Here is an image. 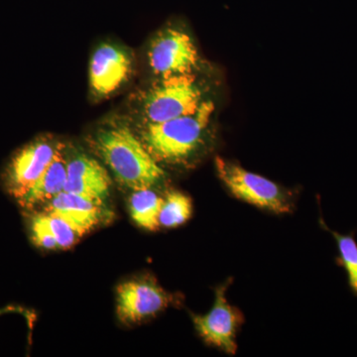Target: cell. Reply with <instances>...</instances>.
I'll list each match as a JSON object with an SVG mask.
<instances>
[{"label":"cell","instance_id":"6da1fadb","mask_svg":"<svg viewBox=\"0 0 357 357\" xmlns=\"http://www.w3.org/2000/svg\"><path fill=\"white\" fill-rule=\"evenodd\" d=\"M93 146L116 180L132 191L152 189L165 178V173L142 141L126 126L98 131Z\"/></svg>","mask_w":357,"mask_h":357},{"label":"cell","instance_id":"9c48e42d","mask_svg":"<svg viewBox=\"0 0 357 357\" xmlns=\"http://www.w3.org/2000/svg\"><path fill=\"white\" fill-rule=\"evenodd\" d=\"M112 180L96 160L77 154L67 162V181L64 192L79 195L93 203L105 206Z\"/></svg>","mask_w":357,"mask_h":357},{"label":"cell","instance_id":"7c38bea8","mask_svg":"<svg viewBox=\"0 0 357 357\" xmlns=\"http://www.w3.org/2000/svg\"><path fill=\"white\" fill-rule=\"evenodd\" d=\"M67 162L61 145L48 168L40 176L27 192L16 201L23 208H33L42 204H48L52 199L64 192L67 181Z\"/></svg>","mask_w":357,"mask_h":357},{"label":"cell","instance_id":"e0dca14e","mask_svg":"<svg viewBox=\"0 0 357 357\" xmlns=\"http://www.w3.org/2000/svg\"><path fill=\"white\" fill-rule=\"evenodd\" d=\"M30 230L33 243L39 248L49 250L59 248L57 241L45 220L43 213L33 215L30 220Z\"/></svg>","mask_w":357,"mask_h":357},{"label":"cell","instance_id":"9a60e30c","mask_svg":"<svg viewBox=\"0 0 357 357\" xmlns=\"http://www.w3.org/2000/svg\"><path fill=\"white\" fill-rule=\"evenodd\" d=\"M192 202L180 192H170L163 199L159 213V225L177 227L189 220L192 215Z\"/></svg>","mask_w":357,"mask_h":357},{"label":"cell","instance_id":"30bf717a","mask_svg":"<svg viewBox=\"0 0 357 357\" xmlns=\"http://www.w3.org/2000/svg\"><path fill=\"white\" fill-rule=\"evenodd\" d=\"M128 56L114 45L102 44L96 49L89 65V83L98 96L116 91L130 74Z\"/></svg>","mask_w":357,"mask_h":357},{"label":"cell","instance_id":"5b68a950","mask_svg":"<svg viewBox=\"0 0 357 357\" xmlns=\"http://www.w3.org/2000/svg\"><path fill=\"white\" fill-rule=\"evenodd\" d=\"M60 146L47 138H38L18 150L2 176L8 194L15 199L22 197L48 168Z\"/></svg>","mask_w":357,"mask_h":357},{"label":"cell","instance_id":"52a82bcc","mask_svg":"<svg viewBox=\"0 0 357 357\" xmlns=\"http://www.w3.org/2000/svg\"><path fill=\"white\" fill-rule=\"evenodd\" d=\"M116 293L117 317L124 324L140 323L163 311L174 301L171 294L150 279L124 282Z\"/></svg>","mask_w":357,"mask_h":357},{"label":"cell","instance_id":"8fae6325","mask_svg":"<svg viewBox=\"0 0 357 357\" xmlns=\"http://www.w3.org/2000/svg\"><path fill=\"white\" fill-rule=\"evenodd\" d=\"M45 211L64 218L82 236L95 229L105 218V206L68 192H62L52 199Z\"/></svg>","mask_w":357,"mask_h":357},{"label":"cell","instance_id":"5bb4252c","mask_svg":"<svg viewBox=\"0 0 357 357\" xmlns=\"http://www.w3.org/2000/svg\"><path fill=\"white\" fill-rule=\"evenodd\" d=\"M321 225L324 229L330 232L337 241L338 256L337 263L338 266L344 268L347 274L349 287L351 293L357 297V243L354 234L347 236L333 231L326 227L321 218Z\"/></svg>","mask_w":357,"mask_h":357},{"label":"cell","instance_id":"8992f818","mask_svg":"<svg viewBox=\"0 0 357 357\" xmlns=\"http://www.w3.org/2000/svg\"><path fill=\"white\" fill-rule=\"evenodd\" d=\"M148 57L150 67L160 77L192 74L199 62L191 37L176 28H167L155 37Z\"/></svg>","mask_w":357,"mask_h":357},{"label":"cell","instance_id":"277c9868","mask_svg":"<svg viewBox=\"0 0 357 357\" xmlns=\"http://www.w3.org/2000/svg\"><path fill=\"white\" fill-rule=\"evenodd\" d=\"M215 167L220 180L237 198L275 213H288L291 204L278 185L236 164L218 157Z\"/></svg>","mask_w":357,"mask_h":357},{"label":"cell","instance_id":"2e32d148","mask_svg":"<svg viewBox=\"0 0 357 357\" xmlns=\"http://www.w3.org/2000/svg\"><path fill=\"white\" fill-rule=\"evenodd\" d=\"M42 213H43L45 220H46L48 227H50L56 241H57L59 248L68 249L72 248L83 236L64 218L53 215V213H47V211Z\"/></svg>","mask_w":357,"mask_h":357},{"label":"cell","instance_id":"3957f363","mask_svg":"<svg viewBox=\"0 0 357 357\" xmlns=\"http://www.w3.org/2000/svg\"><path fill=\"white\" fill-rule=\"evenodd\" d=\"M203 91L192 74L161 77L145 91L143 112L149 123L194 114L203 103Z\"/></svg>","mask_w":357,"mask_h":357},{"label":"cell","instance_id":"7a4b0ae2","mask_svg":"<svg viewBox=\"0 0 357 357\" xmlns=\"http://www.w3.org/2000/svg\"><path fill=\"white\" fill-rule=\"evenodd\" d=\"M213 112V102L204 100L194 114L158 123L147 122L141 141L157 162L180 163L198 150Z\"/></svg>","mask_w":357,"mask_h":357},{"label":"cell","instance_id":"ba28073f","mask_svg":"<svg viewBox=\"0 0 357 357\" xmlns=\"http://www.w3.org/2000/svg\"><path fill=\"white\" fill-rule=\"evenodd\" d=\"M227 284L217 289L215 304L208 314H192V318L197 332L206 344L215 345L227 354H234L237 351V328L243 323V316L227 303L225 298Z\"/></svg>","mask_w":357,"mask_h":357},{"label":"cell","instance_id":"ac0fdd59","mask_svg":"<svg viewBox=\"0 0 357 357\" xmlns=\"http://www.w3.org/2000/svg\"><path fill=\"white\" fill-rule=\"evenodd\" d=\"M24 312V310L22 307H4V309H0V316L3 314H6V312Z\"/></svg>","mask_w":357,"mask_h":357},{"label":"cell","instance_id":"4fadbf2b","mask_svg":"<svg viewBox=\"0 0 357 357\" xmlns=\"http://www.w3.org/2000/svg\"><path fill=\"white\" fill-rule=\"evenodd\" d=\"M163 199L152 189L133 191L129 199V210L136 225L147 230L158 229Z\"/></svg>","mask_w":357,"mask_h":357}]
</instances>
